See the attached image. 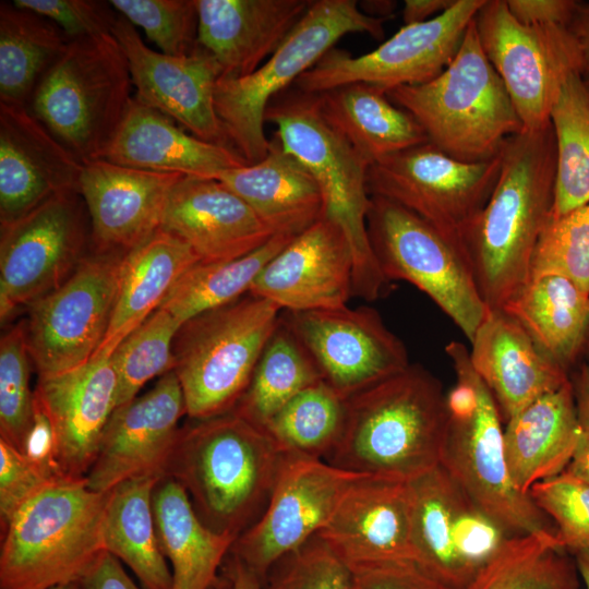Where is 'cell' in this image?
Masks as SVG:
<instances>
[{
  "label": "cell",
  "mask_w": 589,
  "mask_h": 589,
  "mask_svg": "<svg viewBox=\"0 0 589 589\" xmlns=\"http://www.w3.org/2000/svg\"><path fill=\"white\" fill-rule=\"evenodd\" d=\"M496 184L460 240L490 311L501 310L531 276L539 237L553 206L556 145L551 123L509 137Z\"/></svg>",
  "instance_id": "obj_1"
},
{
  "label": "cell",
  "mask_w": 589,
  "mask_h": 589,
  "mask_svg": "<svg viewBox=\"0 0 589 589\" xmlns=\"http://www.w3.org/2000/svg\"><path fill=\"white\" fill-rule=\"evenodd\" d=\"M269 434L230 411L180 428L163 477L211 530L235 537L264 513L284 460Z\"/></svg>",
  "instance_id": "obj_2"
},
{
  "label": "cell",
  "mask_w": 589,
  "mask_h": 589,
  "mask_svg": "<svg viewBox=\"0 0 589 589\" xmlns=\"http://www.w3.org/2000/svg\"><path fill=\"white\" fill-rule=\"evenodd\" d=\"M446 428L441 382L410 364L347 398L344 431L326 461L347 471L408 482L440 465Z\"/></svg>",
  "instance_id": "obj_3"
},
{
  "label": "cell",
  "mask_w": 589,
  "mask_h": 589,
  "mask_svg": "<svg viewBox=\"0 0 589 589\" xmlns=\"http://www.w3.org/2000/svg\"><path fill=\"white\" fill-rule=\"evenodd\" d=\"M445 352L456 383L446 394L447 428L440 464L509 537L556 536L551 518L512 480L503 419L491 390L471 365L469 349L453 340Z\"/></svg>",
  "instance_id": "obj_4"
},
{
  "label": "cell",
  "mask_w": 589,
  "mask_h": 589,
  "mask_svg": "<svg viewBox=\"0 0 589 589\" xmlns=\"http://www.w3.org/2000/svg\"><path fill=\"white\" fill-rule=\"evenodd\" d=\"M265 122L276 127V139L283 148L314 178L323 197V217L345 232L353 259L352 294L366 301L376 300L389 281L368 233L370 164L327 123L317 94L285 89L268 104Z\"/></svg>",
  "instance_id": "obj_5"
},
{
  "label": "cell",
  "mask_w": 589,
  "mask_h": 589,
  "mask_svg": "<svg viewBox=\"0 0 589 589\" xmlns=\"http://www.w3.org/2000/svg\"><path fill=\"white\" fill-rule=\"evenodd\" d=\"M386 95L414 118L431 144L464 163L497 156L509 137L524 131L502 79L482 50L474 19L437 77Z\"/></svg>",
  "instance_id": "obj_6"
},
{
  "label": "cell",
  "mask_w": 589,
  "mask_h": 589,
  "mask_svg": "<svg viewBox=\"0 0 589 589\" xmlns=\"http://www.w3.org/2000/svg\"><path fill=\"white\" fill-rule=\"evenodd\" d=\"M109 492L59 479L26 502L1 533L0 589L79 582L104 552Z\"/></svg>",
  "instance_id": "obj_7"
},
{
  "label": "cell",
  "mask_w": 589,
  "mask_h": 589,
  "mask_svg": "<svg viewBox=\"0 0 589 589\" xmlns=\"http://www.w3.org/2000/svg\"><path fill=\"white\" fill-rule=\"evenodd\" d=\"M128 59L112 34L69 40L27 106L82 164L100 159L132 99Z\"/></svg>",
  "instance_id": "obj_8"
},
{
  "label": "cell",
  "mask_w": 589,
  "mask_h": 589,
  "mask_svg": "<svg viewBox=\"0 0 589 589\" xmlns=\"http://www.w3.org/2000/svg\"><path fill=\"white\" fill-rule=\"evenodd\" d=\"M385 20L363 13L354 0H315L276 51L253 73L219 77L214 106L229 145L248 163L266 157L264 131L271 100L312 69L345 35L363 33L381 40Z\"/></svg>",
  "instance_id": "obj_9"
},
{
  "label": "cell",
  "mask_w": 589,
  "mask_h": 589,
  "mask_svg": "<svg viewBox=\"0 0 589 589\" xmlns=\"http://www.w3.org/2000/svg\"><path fill=\"white\" fill-rule=\"evenodd\" d=\"M280 312L272 301L248 293L180 326L172 344L173 371L191 419L232 411L279 323Z\"/></svg>",
  "instance_id": "obj_10"
},
{
  "label": "cell",
  "mask_w": 589,
  "mask_h": 589,
  "mask_svg": "<svg viewBox=\"0 0 589 589\" xmlns=\"http://www.w3.org/2000/svg\"><path fill=\"white\" fill-rule=\"evenodd\" d=\"M366 227L388 281L412 284L471 342L490 310L459 249L419 216L381 196H371Z\"/></svg>",
  "instance_id": "obj_11"
},
{
  "label": "cell",
  "mask_w": 589,
  "mask_h": 589,
  "mask_svg": "<svg viewBox=\"0 0 589 589\" xmlns=\"http://www.w3.org/2000/svg\"><path fill=\"white\" fill-rule=\"evenodd\" d=\"M408 486L414 563L450 589H469L512 537L441 464Z\"/></svg>",
  "instance_id": "obj_12"
},
{
  "label": "cell",
  "mask_w": 589,
  "mask_h": 589,
  "mask_svg": "<svg viewBox=\"0 0 589 589\" xmlns=\"http://www.w3.org/2000/svg\"><path fill=\"white\" fill-rule=\"evenodd\" d=\"M501 164V152L488 160L464 163L426 142L371 165L366 187L371 196L416 214L460 251L461 237L488 202Z\"/></svg>",
  "instance_id": "obj_13"
},
{
  "label": "cell",
  "mask_w": 589,
  "mask_h": 589,
  "mask_svg": "<svg viewBox=\"0 0 589 589\" xmlns=\"http://www.w3.org/2000/svg\"><path fill=\"white\" fill-rule=\"evenodd\" d=\"M482 50L502 79L524 131L549 125L565 80L580 73L578 45L565 26L525 25L506 0H485L474 16Z\"/></svg>",
  "instance_id": "obj_14"
},
{
  "label": "cell",
  "mask_w": 589,
  "mask_h": 589,
  "mask_svg": "<svg viewBox=\"0 0 589 589\" xmlns=\"http://www.w3.org/2000/svg\"><path fill=\"white\" fill-rule=\"evenodd\" d=\"M122 256L92 251L59 287L28 305L26 341L38 377L74 370L95 354L110 323Z\"/></svg>",
  "instance_id": "obj_15"
},
{
  "label": "cell",
  "mask_w": 589,
  "mask_h": 589,
  "mask_svg": "<svg viewBox=\"0 0 589 589\" xmlns=\"http://www.w3.org/2000/svg\"><path fill=\"white\" fill-rule=\"evenodd\" d=\"M484 1L456 0L440 15L404 25L377 48L361 56L334 47L299 76L296 88L320 94L350 83H366L387 93L399 86L428 83L453 61Z\"/></svg>",
  "instance_id": "obj_16"
},
{
  "label": "cell",
  "mask_w": 589,
  "mask_h": 589,
  "mask_svg": "<svg viewBox=\"0 0 589 589\" xmlns=\"http://www.w3.org/2000/svg\"><path fill=\"white\" fill-rule=\"evenodd\" d=\"M79 191L60 193L19 220L0 226V318L59 287L91 245Z\"/></svg>",
  "instance_id": "obj_17"
},
{
  "label": "cell",
  "mask_w": 589,
  "mask_h": 589,
  "mask_svg": "<svg viewBox=\"0 0 589 589\" xmlns=\"http://www.w3.org/2000/svg\"><path fill=\"white\" fill-rule=\"evenodd\" d=\"M362 476L324 459L285 454L264 513L236 539L229 554L263 585L277 562L326 526L345 491Z\"/></svg>",
  "instance_id": "obj_18"
},
{
  "label": "cell",
  "mask_w": 589,
  "mask_h": 589,
  "mask_svg": "<svg viewBox=\"0 0 589 589\" xmlns=\"http://www.w3.org/2000/svg\"><path fill=\"white\" fill-rule=\"evenodd\" d=\"M281 317L323 381L346 399L410 365L404 342L372 308L286 311Z\"/></svg>",
  "instance_id": "obj_19"
},
{
  "label": "cell",
  "mask_w": 589,
  "mask_h": 589,
  "mask_svg": "<svg viewBox=\"0 0 589 589\" xmlns=\"http://www.w3.org/2000/svg\"><path fill=\"white\" fill-rule=\"evenodd\" d=\"M118 378L110 356L52 376L38 377L36 412L48 434L47 454L61 479L84 480L117 408Z\"/></svg>",
  "instance_id": "obj_20"
},
{
  "label": "cell",
  "mask_w": 589,
  "mask_h": 589,
  "mask_svg": "<svg viewBox=\"0 0 589 589\" xmlns=\"http://www.w3.org/2000/svg\"><path fill=\"white\" fill-rule=\"evenodd\" d=\"M111 33L128 59L135 96L140 100L192 135L230 146L214 106L215 86L221 69L209 52L197 47L190 56L175 57L153 50L120 14Z\"/></svg>",
  "instance_id": "obj_21"
},
{
  "label": "cell",
  "mask_w": 589,
  "mask_h": 589,
  "mask_svg": "<svg viewBox=\"0 0 589 589\" xmlns=\"http://www.w3.org/2000/svg\"><path fill=\"white\" fill-rule=\"evenodd\" d=\"M183 414L184 396L172 370L161 375L147 393L116 408L85 477L87 486L109 492L135 477H163Z\"/></svg>",
  "instance_id": "obj_22"
},
{
  "label": "cell",
  "mask_w": 589,
  "mask_h": 589,
  "mask_svg": "<svg viewBox=\"0 0 589 589\" xmlns=\"http://www.w3.org/2000/svg\"><path fill=\"white\" fill-rule=\"evenodd\" d=\"M182 177L101 158L84 163L79 192L89 217L92 251L124 255L148 240L159 230L169 193Z\"/></svg>",
  "instance_id": "obj_23"
},
{
  "label": "cell",
  "mask_w": 589,
  "mask_h": 589,
  "mask_svg": "<svg viewBox=\"0 0 589 589\" xmlns=\"http://www.w3.org/2000/svg\"><path fill=\"white\" fill-rule=\"evenodd\" d=\"M353 259L342 229L321 218L262 269L249 293L290 312L337 309L352 296Z\"/></svg>",
  "instance_id": "obj_24"
},
{
  "label": "cell",
  "mask_w": 589,
  "mask_h": 589,
  "mask_svg": "<svg viewBox=\"0 0 589 589\" xmlns=\"http://www.w3.org/2000/svg\"><path fill=\"white\" fill-rule=\"evenodd\" d=\"M317 536L351 570L388 562L414 563L408 482L362 476L345 491Z\"/></svg>",
  "instance_id": "obj_25"
},
{
  "label": "cell",
  "mask_w": 589,
  "mask_h": 589,
  "mask_svg": "<svg viewBox=\"0 0 589 589\" xmlns=\"http://www.w3.org/2000/svg\"><path fill=\"white\" fill-rule=\"evenodd\" d=\"M82 168L27 107L0 103V226L79 191Z\"/></svg>",
  "instance_id": "obj_26"
},
{
  "label": "cell",
  "mask_w": 589,
  "mask_h": 589,
  "mask_svg": "<svg viewBox=\"0 0 589 589\" xmlns=\"http://www.w3.org/2000/svg\"><path fill=\"white\" fill-rule=\"evenodd\" d=\"M159 229L183 240L205 263L241 257L275 236L223 182L189 176L171 189Z\"/></svg>",
  "instance_id": "obj_27"
},
{
  "label": "cell",
  "mask_w": 589,
  "mask_h": 589,
  "mask_svg": "<svg viewBox=\"0 0 589 589\" xmlns=\"http://www.w3.org/2000/svg\"><path fill=\"white\" fill-rule=\"evenodd\" d=\"M470 345L471 365L491 390L505 422L569 381V372L503 310L489 312Z\"/></svg>",
  "instance_id": "obj_28"
},
{
  "label": "cell",
  "mask_w": 589,
  "mask_h": 589,
  "mask_svg": "<svg viewBox=\"0 0 589 589\" xmlns=\"http://www.w3.org/2000/svg\"><path fill=\"white\" fill-rule=\"evenodd\" d=\"M199 47L220 77L253 73L281 45L309 9V0H195Z\"/></svg>",
  "instance_id": "obj_29"
},
{
  "label": "cell",
  "mask_w": 589,
  "mask_h": 589,
  "mask_svg": "<svg viewBox=\"0 0 589 589\" xmlns=\"http://www.w3.org/2000/svg\"><path fill=\"white\" fill-rule=\"evenodd\" d=\"M101 159L143 170L214 179L248 165L232 147L188 133L135 95Z\"/></svg>",
  "instance_id": "obj_30"
},
{
  "label": "cell",
  "mask_w": 589,
  "mask_h": 589,
  "mask_svg": "<svg viewBox=\"0 0 589 589\" xmlns=\"http://www.w3.org/2000/svg\"><path fill=\"white\" fill-rule=\"evenodd\" d=\"M580 430L570 378L508 419L504 448L515 486L529 494L536 483L564 472L577 448Z\"/></svg>",
  "instance_id": "obj_31"
},
{
  "label": "cell",
  "mask_w": 589,
  "mask_h": 589,
  "mask_svg": "<svg viewBox=\"0 0 589 589\" xmlns=\"http://www.w3.org/2000/svg\"><path fill=\"white\" fill-rule=\"evenodd\" d=\"M239 195L274 233L296 237L323 218V197L312 175L277 139L255 164L216 178Z\"/></svg>",
  "instance_id": "obj_32"
},
{
  "label": "cell",
  "mask_w": 589,
  "mask_h": 589,
  "mask_svg": "<svg viewBox=\"0 0 589 589\" xmlns=\"http://www.w3.org/2000/svg\"><path fill=\"white\" fill-rule=\"evenodd\" d=\"M202 262L180 238L161 229L122 256L106 336L93 358L111 356L119 344L158 310L172 287Z\"/></svg>",
  "instance_id": "obj_33"
},
{
  "label": "cell",
  "mask_w": 589,
  "mask_h": 589,
  "mask_svg": "<svg viewBox=\"0 0 589 589\" xmlns=\"http://www.w3.org/2000/svg\"><path fill=\"white\" fill-rule=\"evenodd\" d=\"M153 510L161 551L172 567L171 589L217 585L218 570L236 538L205 526L185 490L169 477H161L154 489Z\"/></svg>",
  "instance_id": "obj_34"
},
{
  "label": "cell",
  "mask_w": 589,
  "mask_h": 589,
  "mask_svg": "<svg viewBox=\"0 0 589 589\" xmlns=\"http://www.w3.org/2000/svg\"><path fill=\"white\" fill-rule=\"evenodd\" d=\"M317 95L324 119L370 166L429 142L414 118L374 85L350 83Z\"/></svg>",
  "instance_id": "obj_35"
},
{
  "label": "cell",
  "mask_w": 589,
  "mask_h": 589,
  "mask_svg": "<svg viewBox=\"0 0 589 589\" xmlns=\"http://www.w3.org/2000/svg\"><path fill=\"white\" fill-rule=\"evenodd\" d=\"M569 372L581 361L589 326V293L553 273L531 275L501 309Z\"/></svg>",
  "instance_id": "obj_36"
},
{
  "label": "cell",
  "mask_w": 589,
  "mask_h": 589,
  "mask_svg": "<svg viewBox=\"0 0 589 589\" xmlns=\"http://www.w3.org/2000/svg\"><path fill=\"white\" fill-rule=\"evenodd\" d=\"M160 478L141 476L115 486L104 518L105 550L125 563L144 589L172 587L153 510V493Z\"/></svg>",
  "instance_id": "obj_37"
},
{
  "label": "cell",
  "mask_w": 589,
  "mask_h": 589,
  "mask_svg": "<svg viewBox=\"0 0 589 589\" xmlns=\"http://www.w3.org/2000/svg\"><path fill=\"white\" fill-rule=\"evenodd\" d=\"M69 43L47 17L0 3V103L27 107L41 77Z\"/></svg>",
  "instance_id": "obj_38"
},
{
  "label": "cell",
  "mask_w": 589,
  "mask_h": 589,
  "mask_svg": "<svg viewBox=\"0 0 589 589\" xmlns=\"http://www.w3.org/2000/svg\"><path fill=\"white\" fill-rule=\"evenodd\" d=\"M321 380L314 360L280 315L232 412L264 430L294 396Z\"/></svg>",
  "instance_id": "obj_39"
},
{
  "label": "cell",
  "mask_w": 589,
  "mask_h": 589,
  "mask_svg": "<svg viewBox=\"0 0 589 589\" xmlns=\"http://www.w3.org/2000/svg\"><path fill=\"white\" fill-rule=\"evenodd\" d=\"M556 172L551 218L589 202V84L579 72L563 83L551 109Z\"/></svg>",
  "instance_id": "obj_40"
},
{
  "label": "cell",
  "mask_w": 589,
  "mask_h": 589,
  "mask_svg": "<svg viewBox=\"0 0 589 589\" xmlns=\"http://www.w3.org/2000/svg\"><path fill=\"white\" fill-rule=\"evenodd\" d=\"M294 237L275 235L266 243L241 257L205 263L187 271L172 287L160 308L181 325L206 311L243 297L266 266Z\"/></svg>",
  "instance_id": "obj_41"
},
{
  "label": "cell",
  "mask_w": 589,
  "mask_h": 589,
  "mask_svg": "<svg viewBox=\"0 0 589 589\" xmlns=\"http://www.w3.org/2000/svg\"><path fill=\"white\" fill-rule=\"evenodd\" d=\"M575 558L554 534L509 538L469 589H579Z\"/></svg>",
  "instance_id": "obj_42"
},
{
  "label": "cell",
  "mask_w": 589,
  "mask_h": 589,
  "mask_svg": "<svg viewBox=\"0 0 589 589\" xmlns=\"http://www.w3.org/2000/svg\"><path fill=\"white\" fill-rule=\"evenodd\" d=\"M346 412L347 399L321 380L294 396L264 430L284 454L326 460L341 437Z\"/></svg>",
  "instance_id": "obj_43"
},
{
  "label": "cell",
  "mask_w": 589,
  "mask_h": 589,
  "mask_svg": "<svg viewBox=\"0 0 589 589\" xmlns=\"http://www.w3.org/2000/svg\"><path fill=\"white\" fill-rule=\"evenodd\" d=\"M29 359L24 320L0 340V440L22 453L32 452L37 431Z\"/></svg>",
  "instance_id": "obj_44"
},
{
  "label": "cell",
  "mask_w": 589,
  "mask_h": 589,
  "mask_svg": "<svg viewBox=\"0 0 589 589\" xmlns=\"http://www.w3.org/2000/svg\"><path fill=\"white\" fill-rule=\"evenodd\" d=\"M180 326L159 308L115 349L117 408L134 399L145 383L173 370L172 344Z\"/></svg>",
  "instance_id": "obj_45"
},
{
  "label": "cell",
  "mask_w": 589,
  "mask_h": 589,
  "mask_svg": "<svg viewBox=\"0 0 589 589\" xmlns=\"http://www.w3.org/2000/svg\"><path fill=\"white\" fill-rule=\"evenodd\" d=\"M542 273L560 274L589 293V202L549 218L531 263V275Z\"/></svg>",
  "instance_id": "obj_46"
},
{
  "label": "cell",
  "mask_w": 589,
  "mask_h": 589,
  "mask_svg": "<svg viewBox=\"0 0 589 589\" xmlns=\"http://www.w3.org/2000/svg\"><path fill=\"white\" fill-rule=\"evenodd\" d=\"M116 12L143 29L160 52L185 57L197 47L195 0H110Z\"/></svg>",
  "instance_id": "obj_47"
},
{
  "label": "cell",
  "mask_w": 589,
  "mask_h": 589,
  "mask_svg": "<svg viewBox=\"0 0 589 589\" xmlns=\"http://www.w3.org/2000/svg\"><path fill=\"white\" fill-rule=\"evenodd\" d=\"M529 495L553 521L561 549L589 548V484L564 471L536 483Z\"/></svg>",
  "instance_id": "obj_48"
},
{
  "label": "cell",
  "mask_w": 589,
  "mask_h": 589,
  "mask_svg": "<svg viewBox=\"0 0 589 589\" xmlns=\"http://www.w3.org/2000/svg\"><path fill=\"white\" fill-rule=\"evenodd\" d=\"M262 589H353V573L316 534L277 562Z\"/></svg>",
  "instance_id": "obj_49"
},
{
  "label": "cell",
  "mask_w": 589,
  "mask_h": 589,
  "mask_svg": "<svg viewBox=\"0 0 589 589\" xmlns=\"http://www.w3.org/2000/svg\"><path fill=\"white\" fill-rule=\"evenodd\" d=\"M59 479L46 456L22 453L0 440L1 533L26 502Z\"/></svg>",
  "instance_id": "obj_50"
},
{
  "label": "cell",
  "mask_w": 589,
  "mask_h": 589,
  "mask_svg": "<svg viewBox=\"0 0 589 589\" xmlns=\"http://www.w3.org/2000/svg\"><path fill=\"white\" fill-rule=\"evenodd\" d=\"M52 21L69 40L112 34L118 13L109 1L99 0H13Z\"/></svg>",
  "instance_id": "obj_51"
},
{
  "label": "cell",
  "mask_w": 589,
  "mask_h": 589,
  "mask_svg": "<svg viewBox=\"0 0 589 589\" xmlns=\"http://www.w3.org/2000/svg\"><path fill=\"white\" fill-rule=\"evenodd\" d=\"M352 573L353 589H450L410 561L369 565Z\"/></svg>",
  "instance_id": "obj_52"
},
{
  "label": "cell",
  "mask_w": 589,
  "mask_h": 589,
  "mask_svg": "<svg viewBox=\"0 0 589 589\" xmlns=\"http://www.w3.org/2000/svg\"><path fill=\"white\" fill-rule=\"evenodd\" d=\"M512 15L525 25L567 27L577 8L576 0H506Z\"/></svg>",
  "instance_id": "obj_53"
},
{
  "label": "cell",
  "mask_w": 589,
  "mask_h": 589,
  "mask_svg": "<svg viewBox=\"0 0 589 589\" xmlns=\"http://www.w3.org/2000/svg\"><path fill=\"white\" fill-rule=\"evenodd\" d=\"M80 589H141L124 572L120 560L104 551L79 581Z\"/></svg>",
  "instance_id": "obj_54"
},
{
  "label": "cell",
  "mask_w": 589,
  "mask_h": 589,
  "mask_svg": "<svg viewBox=\"0 0 589 589\" xmlns=\"http://www.w3.org/2000/svg\"><path fill=\"white\" fill-rule=\"evenodd\" d=\"M580 52V75L589 84V1H578L567 26Z\"/></svg>",
  "instance_id": "obj_55"
},
{
  "label": "cell",
  "mask_w": 589,
  "mask_h": 589,
  "mask_svg": "<svg viewBox=\"0 0 589 589\" xmlns=\"http://www.w3.org/2000/svg\"><path fill=\"white\" fill-rule=\"evenodd\" d=\"M456 0H405L402 21L405 25L429 21L448 10Z\"/></svg>",
  "instance_id": "obj_56"
},
{
  "label": "cell",
  "mask_w": 589,
  "mask_h": 589,
  "mask_svg": "<svg viewBox=\"0 0 589 589\" xmlns=\"http://www.w3.org/2000/svg\"><path fill=\"white\" fill-rule=\"evenodd\" d=\"M570 378L580 424L589 425V358L578 364Z\"/></svg>",
  "instance_id": "obj_57"
},
{
  "label": "cell",
  "mask_w": 589,
  "mask_h": 589,
  "mask_svg": "<svg viewBox=\"0 0 589 589\" xmlns=\"http://www.w3.org/2000/svg\"><path fill=\"white\" fill-rule=\"evenodd\" d=\"M228 557L224 576L229 580L232 589H262L261 580L251 569L237 557L230 554Z\"/></svg>",
  "instance_id": "obj_58"
},
{
  "label": "cell",
  "mask_w": 589,
  "mask_h": 589,
  "mask_svg": "<svg viewBox=\"0 0 589 589\" xmlns=\"http://www.w3.org/2000/svg\"><path fill=\"white\" fill-rule=\"evenodd\" d=\"M580 425L578 445L565 471L589 484V425Z\"/></svg>",
  "instance_id": "obj_59"
},
{
  "label": "cell",
  "mask_w": 589,
  "mask_h": 589,
  "mask_svg": "<svg viewBox=\"0 0 589 589\" xmlns=\"http://www.w3.org/2000/svg\"><path fill=\"white\" fill-rule=\"evenodd\" d=\"M396 5V1L390 0L363 1L359 4L366 15L385 21L394 14Z\"/></svg>",
  "instance_id": "obj_60"
},
{
  "label": "cell",
  "mask_w": 589,
  "mask_h": 589,
  "mask_svg": "<svg viewBox=\"0 0 589 589\" xmlns=\"http://www.w3.org/2000/svg\"><path fill=\"white\" fill-rule=\"evenodd\" d=\"M573 555H574L579 575L582 577L585 581L586 589H589V548L576 551Z\"/></svg>",
  "instance_id": "obj_61"
},
{
  "label": "cell",
  "mask_w": 589,
  "mask_h": 589,
  "mask_svg": "<svg viewBox=\"0 0 589 589\" xmlns=\"http://www.w3.org/2000/svg\"><path fill=\"white\" fill-rule=\"evenodd\" d=\"M588 358H589V326H588V330H587V335H586V339H585V344L582 348L581 361Z\"/></svg>",
  "instance_id": "obj_62"
},
{
  "label": "cell",
  "mask_w": 589,
  "mask_h": 589,
  "mask_svg": "<svg viewBox=\"0 0 589 589\" xmlns=\"http://www.w3.org/2000/svg\"><path fill=\"white\" fill-rule=\"evenodd\" d=\"M212 589H232V587L229 580L224 576V578H220L218 584L214 586Z\"/></svg>",
  "instance_id": "obj_63"
},
{
  "label": "cell",
  "mask_w": 589,
  "mask_h": 589,
  "mask_svg": "<svg viewBox=\"0 0 589 589\" xmlns=\"http://www.w3.org/2000/svg\"><path fill=\"white\" fill-rule=\"evenodd\" d=\"M52 589H80V585L79 582H71V584L57 586Z\"/></svg>",
  "instance_id": "obj_64"
}]
</instances>
